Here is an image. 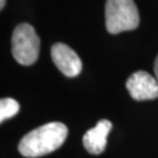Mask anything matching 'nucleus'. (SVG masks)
<instances>
[{
    "label": "nucleus",
    "mask_w": 158,
    "mask_h": 158,
    "mask_svg": "<svg viewBox=\"0 0 158 158\" xmlns=\"http://www.w3.org/2000/svg\"><path fill=\"white\" fill-rule=\"evenodd\" d=\"M5 4H6V0H0V8L1 10L5 7Z\"/></svg>",
    "instance_id": "9"
},
{
    "label": "nucleus",
    "mask_w": 158,
    "mask_h": 158,
    "mask_svg": "<svg viewBox=\"0 0 158 158\" xmlns=\"http://www.w3.org/2000/svg\"><path fill=\"white\" fill-rule=\"evenodd\" d=\"M68 135V128L60 122H51L29 131L19 143V152L23 157L36 158L57 150Z\"/></svg>",
    "instance_id": "1"
},
{
    "label": "nucleus",
    "mask_w": 158,
    "mask_h": 158,
    "mask_svg": "<svg viewBox=\"0 0 158 158\" xmlns=\"http://www.w3.org/2000/svg\"><path fill=\"white\" fill-rule=\"evenodd\" d=\"M51 55L57 69L68 77L77 76L82 70V61L69 46L57 42L52 47Z\"/></svg>",
    "instance_id": "5"
},
{
    "label": "nucleus",
    "mask_w": 158,
    "mask_h": 158,
    "mask_svg": "<svg viewBox=\"0 0 158 158\" xmlns=\"http://www.w3.org/2000/svg\"><path fill=\"white\" fill-rule=\"evenodd\" d=\"M113 128V124L108 119H101L97 124L85 134L82 142L85 149L91 155H100L107 147V137Z\"/></svg>",
    "instance_id": "6"
},
{
    "label": "nucleus",
    "mask_w": 158,
    "mask_h": 158,
    "mask_svg": "<svg viewBox=\"0 0 158 158\" xmlns=\"http://www.w3.org/2000/svg\"><path fill=\"white\" fill-rule=\"evenodd\" d=\"M153 69H155V76H156V79H157V81H158V56L156 57V61H155V67H153Z\"/></svg>",
    "instance_id": "8"
},
{
    "label": "nucleus",
    "mask_w": 158,
    "mask_h": 158,
    "mask_svg": "<svg viewBox=\"0 0 158 158\" xmlns=\"http://www.w3.org/2000/svg\"><path fill=\"white\" fill-rule=\"evenodd\" d=\"M139 25V14L134 0H107L106 28L110 34L136 29Z\"/></svg>",
    "instance_id": "2"
},
{
    "label": "nucleus",
    "mask_w": 158,
    "mask_h": 158,
    "mask_svg": "<svg viewBox=\"0 0 158 158\" xmlns=\"http://www.w3.org/2000/svg\"><path fill=\"white\" fill-rule=\"evenodd\" d=\"M40 52V39L29 23L18 25L12 35V54L15 61L23 66L33 64Z\"/></svg>",
    "instance_id": "3"
},
{
    "label": "nucleus",
    "mask_w": 158,
    "mask_h": 158,
    "mask_svg": "<svg viewBox=\"0 0 158 158\" xmlns=\"http://www.w3.org/2000/svg\"><path fill=\"white\" fill-rule=\"evenodd\" d=\"M20 109V106L14 98H1L0 101V122H4L6 119L15 116Z\"/></svg>",
    "instance_id": "7"
},
{
    "label": "nucleus",
    "mask_w": 158,
    "mask_h": 158,
    "mask_svg": "<svg viewBox=\"0 0 158 158\" xmlns=\"http://www.w3.org/2000/svg\"><path fill=\"white\" fill-rule=\"evenodd\" d=\"M127 89L136 101H148L158 97V81L147 72H136L127 80Z\"/></svg>",
    "instance_id": "4"
}]
</instances>
